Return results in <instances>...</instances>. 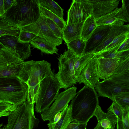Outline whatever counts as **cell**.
<instances>
[{"mask_svg": "<svg viewBox=\"0 0 129 129\" xmlns=\"http://www.w3.org/2000/svg\"><path fill=\"white\" fill-rule=\"evenodd\" d=\"M95 89L98 92L99 96L107 97L112 101L115 96L129 92V88L108 79L99 81Z\"/></svg>", "mask_w": 129, "mask_h": 129, "instance_id": "cell-13", "label": "cell"}, {"mask_svg": "<svg viewBox=\"0 0 129 129\" xmlns=\"http://www.w3.org/2000/svg\"><path fill=\"white\" fill-rule=\"evenodd\" d=\"M22 30L34 33L56 46L62 44V39L56 37L50 29L42 14L35 22L20 27Z\"/></svg>", "mask_w": 129, "mask_h": 129, "instance_id": "cell-10", "label": "cell"}, {"mask_svg": "<svg viewBox=\"0 0 129 129\" xmlns=\"http://www.w3.org/2000/svg\"><path fill=\"white\" fill-rule=\"evenodd\" d=\"M77 88L73 86L59 93L52 105L41 113L43 121H48L49 123H53L55 115L62 111L77 94Z\"/></svg>", "mask_w": 129, "mask_h": 129, "instance_id": "cell-9", "label": "cell"}, {"mask_svg": "<svg viewBox=\"0 0 129 129\" xmlns=\"http://www.w3.org/2000/svg\"><path fill=\"white\" fill-rule=\"evenodd\" d=\"M77 94L70 104L71 121L87 123L99 105L98 94L94 88L85 85Z\"/></svg>", "mask_w": 129, "mask_h": 129, "instance_id": "cell-1", "label": "cell"}, {"mask_svg": "<svg viewBox=\"0 0 129 129\" xmlns=\"http://www.w3.org/2000/svg\"><path fill=\"white\" fill-rule=\"evenodd\" d=\"M12 104L0 101V117L8 116L17 108Z\"/></svg>", "mask_w": 129, "mask_h": 129, "instance_id": "cell-35", "label": "cell"}, {"mask_svg": "<svg viewBox=\"0 0 129 129\" xmlns=\"http://www.w3.org/2000/svg\"><path fill=\"white\" fill-rule=\"evenodd\" d=\"M39 122L35 116L34 105L26 100L8 116L7 124L2 129H34Z\"/></svg>", "mask_w": 129, "mask_h": 129, "instance_id": "cell-6", "label": "cell"}, {"mask_svg": "<svg viewBox=\"0 0 129 129\" xmlns=\"http://www.w3.org/2000/svg\"><path fill=\"white\" fill-rule=\"evenodd\" d=\"M78 56L68 49L58 58L59 70L58 73L55 74L60 83V88L66 90L78 82L75 76L74 65Z\"/></svg>", "mask_w": 129, "mask_h": 129, "instance_id": "cell-8", "label": "cell"}, {"mask_svg": "<svg viewBox=\"0 0 129 129\" xmlns=\"http://www.w3.org/2000/svg\"><path fill=\"white\" fill-rule=\"evenodd\" d=\"M0 43L13 49L24 61L31 55V47L29 42L21 41L18 37L9 35L1 36L0 37Z\"/></svg>", "mask_w": 129, "mask_h": 129, "instance_id": "cell-14", "label": "cell"}, {"mask_svg": "<svg viewBox=\"0 0 129 129\" xmlns=\"http://www.w3.org/2000/svg\"><path fill=\"white\" fill-rule=\"evenodd\" d=\"M94 116L96 117L98 123L104 129H115L118 118L112 111H108L107 113H106L99 105L95 111Z\"/></svg>", "mask_w": 129, "mask_h": 129, "instance_id": "cell-20", "label": "cell"}, {"mask_svg": "<svg viewBox=\"0 0 129 129\" xmlns=\"http://www.w3.org/2000/svg\"><path fill=\"white\" fill-rule=\"evenodd\" d=\"M121 45H118L109 51L99 53L95 55L98 57L118 58L123 61L129 56V50L121 51H118Z\"/></svg>", "mask_w": 129, "mask_h": 129, "instance_id": "cell-26", "label": "cell"}, {"mask_svg": "<svg viewBox=\"0 0 129 129\" xmlns=\"http://www.w3.org/2000/svg\"><path fill=\"white\" fill-rule=\"evenodd\" d=\"M94 129H104L101 125V124L98 123Z\"/></svg>", "mask_w": 129, "mask_h": 129, "instance_id": "cell-48", "label": "cell"}, {"mask_svg": "<svg viewBox=\"0 0 129 129\" xmlns=\"http://www.w3.org/2000/svg\"><path fill=\"white\" fill-rule=\"evenodd\" d=\"M50 63L44 60L30 61L23 81L27 85L28 94L27 100L34 105L36 103L40 83L52 73Z\"/></svg>", "mask_w": 129, "mask_h": 129, "instance_id": "cell-2", "label": "cell"}, {"mask_svg": "<svg viewBox=\"0 0 129 129\" xmlns=\"http://www.w3.org/2000/svg\"><path fill=\"white\" fill-rule=\"evenodd\" d=\"M124 109L118 103L113 101L112 104L107 109L108 111H111L116 115L117 118L122 120Z\"/></svg>", "mask_w": 129, "mask_h": 129, "instance_id": "cell-36", "label": "cell"}, {"mask_svg": "<svg viewBox=\"0 0 129 129\" xmlns=\"http://www.w3.org/2000/svg\"><path fill=\"white\" fill-rule=\"evenodd\" d=\"M129 50V37L127 38L120 45L118 51H124Z\"/></svg>", "mask_w": 129, "mask_h": 129, "instance_id": "cell-43", "label": "cell"}, {"mask_svg": "<svg viewBox=\"0 0 129 129\" xmlns=\"http://www.w3.org/2000/svg\"><path fill=\"white\" fill-rule=\"evenodd\" d=\"M37 4L63 19V10L56 2L52 0H37Z\"/></svg>", "mask_w": 129, "mask_h": 129, "instance_id": "cell-25", "label": "cell"}, {"mask_svg": "<svg viewBox=\"0 0 129 129\" xmlns=\"http://www.w3.org/2000/svg\"><path fill=\"white\" fill-rule=\"evenodd\" d=\"M113 101L116 102L123 109L129 108V92L122 93L115 96Z\"/></svg>", "mask_w": 129, "mask_h": 129, "instance_id": "cell-34", "label": "cell"}, {"mask_svg": "<svg viewBox=\"0 0 129 129\" xmlns=\"http://www.w3.org/2000/svg\"><path fill=\"white\" fill-rule=\"evenodd\" d=\"M122 2L121 8L123 15L129 23V0H122Z\"/></svg>", "mask_w": 129, "mask_h": 129, "instance_id": "cell-39", "label": "cell"}, {"mask_svg": "<svg viewBox=\"0 0 129 129\" xmlns=\"http://www.w3.org/2000/svg\"><path fill=\"white\" fill-rule=\"evenodd\" d=\"M108 79L129 88V72L113 75Z\"/></svg>", "mask_w": 129, "mask_h": 129, "instance_id": "cell-31", "label": "cell"}, {"mask_svg": "<svg viewBox=\"0 0 129 129\" xmlns=\"http://www.w3.org/2000/svg\"><path fill=\"white\" fill-rule=\"evenodd\" d=\"M129 37V31L119 36L110 44L99 53L109 51L118 45H121L127 38Z\"/></svg>", "mask_w": 129, "mask_h": 129, "instance_id": "cell-32", "label": "cell"}, {"mask_svg": "<svg viewBox=\"0 0 129 129\" xmlns=\"http://www.w3.org/2000/svg\"><path fill=\"white\" fill-rule=\"evenodd\" d=\"M42 14L49 27L55 35L57 37L63 39V30L51 19Z\"/></svg>", "mask_w": 129, "mask_h": 129, "instance_id": "cell-33", "label": "cell"}, {"mask_svg": "<svg viewBox=\"0 0 129 129\" xmlns=\"http://www.w3.org/2000/svg\"><path fill=\"white\" fill-rule=\"evenodd\" d=\"M129 56L124 60L117 68L113 75L123 73L129 72Z\"/></svg>", "mask_w": 129, "mask_h": 129, "instance_id": "cell-38", "label": "cell"}, {"mask_svg": "<svg viewBox=\"0 0 129 129\" xmlns=\"http://www.w3.org/2000/svg\"><path fill=\"white\" fill-rule=\"evenodd\" d=\"M95 55L92 53H85L80 57L78 56L74 62V70L77 80L83 68Z\"/></svg>", "mask_w": 129, "mask_h": 129, "instance_id": "cell-28", "label": "cell"}, {"mask_svg": "<svg viewBox=\"0 0 129 129\" xmlns=\"http://www.w3.org/2000/svg\"><path fill=\"white\" fill-rule=\"evenodd\" d=\"M87 123H81L79 129H86Z\"/></svg>", "mask_w": 129, "mask_h": 129, "instance_id": "cell-47", "label": "cell"}, {"mask_svg": "<svg viewBox=\"0 0 129 129\" xmlns=\"http://www.w3.org/2000/svg\"><path fill=\"white\" fill-rule=\"evenodd\" d=\"M122 122L124 129H129V117L127 108L124 109Z\"/></svg>", "mask_w": 129, "mask_h": 129, "instance_id": "cell-40", "label": "cell"}, {"mask_svg": "<svg viewBox=\"0 0 129 129\" xmlns=\"http://www.w3.org/2000/svg\"><path fill=\"white\" fill-rule=\"evenodd\" d=\"M29 62L22 60L13 49L0 43V78L17 77L21 80Z\"/></svg>", "mask_w": 129, "mask_h": 129, "instance_id": "cell-3", "label": "cell"}, {"mask_svg": "<svg viewBox=\"0 0 129 129\" xmlns=\"http://www.w3.org/2000/svg\"><path fill=\"white\" fill-rule=\"evenodd\" d=\"M16 4L12 6L3 16L11 20L19 27L36 22L40 14L37 0H17Z\"/></svg>", "mask_w": 129, "mask_h": 129, "instance_id": "cell-5", "label": "cell"}, {"mask_svg": "<svg viewBox=\"0 0 129 129\" xmlns=\"http://www.w3.org/2000/svg\"><path fill=\"white\" fill-rule=\"evenodd\" d=\"M92 5V15L95 18L109 13L118 8L119 0H88Z\"/></svg>", "mask_w": 129, "mask_h": 129, "instance_id": "cell-16", "label": "cell"}, {"mask_svg": "<svg viewBox=\"0 0 129 129\" xmlns=\"http://www.w3.org/2000/svg\"><path fill=\"white\" fill-rule=\"evenodd\" d=\"M117 129H124V127L122 120L117 118Z\"/></svg>", "mask_w": 129, "mask_h": 129, "instance_id": "cell-46", "label": "cell"}, {"mask_svg": "<svg viewBox=\"0 0 129 129\" xmlns=\"http://www.w3.org/2000/svg\"><path fill=\"white\" fill-rule=\"evenodd\" d=\"M92 12V6L87 0H73L68 11L67 24L84 22Z\"/></svg>", "mask_w": 129, "mask_h": 129, "instance_id": "cell-11", "label": "cell"}, {"mask_svg": "<svg viewBox=\"0 0 129 129\" xmlns=\"http://www.w3.org/2000/svg\"><path fill=\"white\" fill-rule=\"evenodd\" d=\"M97 27L113 24L122 25L127 22L123 15L121 8L118 7L111 12L95 18Z\"/></svg>", "mask_w": 129, "mask_h": 129, "instance_id": "cell-18", "label": "cell"}, {"mask_svg": "<svg viewBox=\"0 0 129 129\" xmlns=\"http://www.w3.org/2000/svg\"><path fill=\"white\" fill-rule=\"evenodd\" d=\"M84 22L66 25L63 30V39L66 43L81 39V34Z\"/></svg>", "mask_w": 129, "mask_h": 129, "instance_id": "cell-22", "label": "cell"}, {"mask_svg": "<svg viewBox=\"0 0 129 129\" xmlns=\"http://www.w3.org/2000/svg\"><path fill=\"white\" fill-rule=\"evenodd\" d=\"M86 41L82 39L75 40L66 43L68 49L76 55L80 57L85 54Z\"/></svg>", "mask_w": 129, "mask_h": 129, "instance_id": "cell-27", "label": "cell"}, {"mask_svg": "<svg viewBox=\"0 0 129 129\" xmlns=\"http://www.w3.org/2000/svg\"><path fill=\"white\" fill-rule=\"evenodd\" d=\"M74 121L69 123L65 129H79L81 123Z\"/></svg>", "mask_w": 129, "mask_h": 129, "instance_id": "cell-44", "label": "cell"}, {"mask_svg": "<svg viewBox=\"0 0 129 129\" xmlns=\"http://www.w3.org/2000/svg\"></svg>", "mask_w": 129, "mask_h": 129, "instance_id": "cell-50", "label": "cell"}, {"mask_svg": "<svg viewBox=\"0 0 129 129\" xmlns=\"http://www.w3.org/2000/svg\"><path fill=\"white\" fill-rule=\"evenodd\" d=\"M29 42L32 47L47 54H57L58 50L56 46L37 36Z\"/></svg>", "mask_w": 129, "mask_h": 129, "instance_id": "cell-23", "label": "cell"}, {"mask_svg": "<svg viewBox=\"0 0 129 129\" xmlns=\"http://www.w3.org/2000/svg\"><path fill=\"white\" fill-rule=\"evenodd\" d=\"M20 28L11 20L3 16L0 17V37L4 35L19 36Z\"/></svg>", "mask_w": 129, "mask_h": 129, "instance_id": "cell-21", "label": "cell"}, {"mask_svg": "<svg viewBox=\"0 0 129 129\" xmlns=\"http://www.w3.org/2000/svg\"><path fill=\"white\" fill-rule=\"evenodd\" d=\"M62 112L57 114L55 116L53 122V123H48L47 124L49 129H54L55 126L61 118Z\"/></svg>", "mask_w": 129, "mask_h": 129, "instance_id": "cell-42", "label": "cell"}, {"mask_svg": "<svg viewBox=\"0 0 129 129\" xmlns=\"http://www.w3.org/2000/svg\"><path fill=\"white\" fill-rule=\"evenodd\" d=\"M5 13L4 0H0V17L2 16Z\"/></svg>", "mask_w": 129, "mask_h": 129, "instance_id": "cell-45", "label": "cell"}, {"mask_svg": "<svg viewBox=\"0 0 129 129\" xmlns=\"http://www.w3.org/2000/svg\"><path fill=\"white\" fill-rule=\"evenodd\" d=\"M28 94L27 85L19 78H0V101L9 103L17 107L26 101Z\"/></svg>", "mask_w": 129, "mask_h": 129, "instance_id": "cell-4", "label": "cell"}, {"mask_svg": "<svg viewBox=\"0 0 129 129\" xmlns=\"http://www.w3.org/2000/svg\"><path fill=\"white\" fill-rule=\"evenodd\" d=\"M111 25L97 27L86 41L85 54L91 53L109 33Z\"/></svg>", "mask_w": 129, "mask_h": 129, "instance_id": "cell-19", "label": "cell"}, {"mask_svg": "<svg viewBox=\"0 0 129 129\" xmlns=\"http://www.w3.org/2000/svg\"><path fill=\"white\" fill-rule=\"evenodd\" d=\"M60 89V83L53 72L42 81L35 108L37 113H41L50 107Z\"/></svg>", "mask_w": 129, "mask_h": 129, "instance_id": "cell-7", "label": "cell"}, {"mask_svg": "<svg viewBox=\"0 0 129 129\" xmlns=\"http://www.w3.org/2000/svg\"><path fill=\"white\" fill-rule=\"evenodd\" d=\"M37 36L34 33L23 30L20 28L18 38L21 41L27 43L30 42Z\"/></svg>", "mask_w": 129, "mask_h": 129, "instance_id": "cell-37", "label": "cell"}, {"mask_svg": "<svg viewBox=\"0 0 129 129\" xmlns=\"http://www.w3.org/2000/svg\"><path fill=\"white\" fill-rule=\"evenodd\" d=\"M62 112L60 118L56 125L54 129H65L71 122V108L70 105H67Z\"/></svg>", "mask_w": 129, "mask_h": 129, "instance_id": "cell-29", "label": "cell"}, {"mask_svg": "<svg viewBox=\"0 0 129 129\" xmlns=\"http://www.w3.org/2000/svg\"><path fill=\"white\" fill-rule=\"evenodd\" d=\"M129 31V24L122 25H111L110 31L102 41L92 52L95 54L100 52L119 36Z\"/></svg>", "mask_w": 129, "mask_h": 129, "instance_id": "cell-17", "label": "cell"}, {"mask_svg": "<svg viewBox=\"0 0 129 129\" xmlns=\"http://www.w3.org/2000/svg\"><path fill=\"white\" fill-rule=\"evenodd\" d=\"M17 3V0H4V9L5 12L12 6L16 5Z\"/></svg>", "mask_w": 129, "mask_h": 129, "instance_id": "cell-41", "label": "cell"}, {"mask_svg": "<svg viewBox=\"0 0 129 129\" xmlns=\"http://www.w3.org/2000/svg\"><path fill=\"white\" fill-rule=\"evenodd\" d=\"M38 5L40 12L43 15L51 19L58 25L62 30H63L67 25V23L64 19L61 18L50 11Z\"/></svg>", "mask_w": 129, "mask_h": 129, "instance_id": "cell-30", "label": "cell"}, {"mask_svg": "<svg viewBox=\"0 0 129 129\" xmlns=\"http://www.w3.org/2000/svg\"><path fill=\"white\" fill-rule=\"evenodd\" d=\"M97 27L95 18L92 15H90L84 22L81 34V39L86 41Z\"/></svg>", "mask_w": 129, "mask_h": 129, "instance_id": "cell-24", "label": "cell"}, {"mask_svg": "<svg viewBox=\"0 0 129 129\" xmlns=\"http://www.w3.org/2000/svg\"><path fill=\"white\" fill-rule=\"evenodd\" d=\"M98 58L95 55L83 68L77 78L79 84L83 83L85 85L94 88L99 81L97 69Z\"/></svg>", "mask_w": 129, "mask_h": 129, "instance_id": "cell-12", "label": "cell"}, {"mask_svg": "<svg viewBox=\"0 0 129 129\" xmlns=\"http://www.w3.org/2000/svg\"><path fill=\"white\" fill-rule=\"evenodd\" d=\"M128 110V116L129 117V108H127Z\"/></svg>", "mask_w": 129, "mask_h": 129, "instance_id": "cell-49", "label": "cell"}, {"mask_svg": "<svg viewBox=\"0 0 129 129\" xmlns=\"http://www.w3.org/2000/svg\"><path fill=\"white\" fill-rule=\"evenodd\" d=\"M123 61L118 58L98 57L96 65L99 78L104 80L108 79L113 75L117 68Z\"/></svg>", "mask_w": 129, "mask_h": 129, "instance_id": "cell-15", "label": "cell"}]
</instances>
